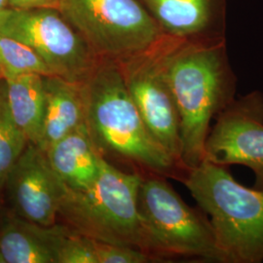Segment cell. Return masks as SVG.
Returning a JSON list of instances; mask_svg holds the SVG:
<instances>
[{"instance_id": "18", "label": "cell", "mask_w": 263, "mask_h": 263, "mask_svg": "<svg viewBox=\"0 0 263 263\" xmlns=\"http://www.w3.org/2000/svg\"><path fill=\"white\" fill-rule=\"evenodd\" d=\"M57 263H98L94 239L65 224L58 244Z\"/></svg>"}, {"instance_id": "16", "label": "cell", "mask_w": 263, "mask_h": 263, "mask_svg": "<svg viewBox=\"0 0 263 263\" xmlns=\"http://www.w3.org/2000/svg\"><path fill=\"white\" fill-rule=\"evenodd\" d=\"M29 142L10 111L6 84L0 82V195L6 177Z\"/></svg>"}, {"instance_id": "2", "label": "cell", "mask_w": 263, "mask_h": 263, "mask_svg": "<svg viewBox=\"0 0 263 263\" xmlns=\"http://www.w3.org/2000/svg\"><path fill=\"white\" fill-rule=\"evenodd\" d=\"M85 124L104 158L141 175L181 181L186 171L151 135L132 100L117 61L101 58L82 83Z\"/></svg>"}, {"instance_id": "5", "label": "cell", "mask_w": 263, "mask_h": 263, "mask_svg": "<svg viewBox=\"0 0 263 263\" xmlns=\"http://www.w3.org/2000/svg\"><path fill=\"white\" fill-rule=\"evenodd\" d=\"M141 174L119 169L104 159L101 175L91 187H67L58 216L91 239L141 250Z\"/></svg>"}, {"instance_id": "8", "label": "cell", "mask_w": 263, "mask_h": 263, "mask_svg": "<svg viewBox=\"0 0 263 263\" xmlns=\"http://www.w3.org/2000/svg\"><path fill=\"white\" fill-rule=\"evenodd\" d=\"M166 40L165 35L148 50L117 62L132 100L151 135L182 166L179 112L164 68Z\"/></svg>"}, {"instance_id": "15", "label": "cell", "mask_w": 263, "mask_h": 263, "mask_svg": "<svg viewBox=\"0 0 263 263\" xmlns=\"http://www.w3.org/2000/svg\"><path fill=\"white\" fill-rule=\"evenodd\" d=\"M4 80L10 111L15 122L28 141L37 145L45 113L43 76L24 74Z\"/></svg>"}, {"instance_id": "6", "label": "cell", "mask_w": 263, "mask_h": 263, "mask_svg": "<svg viewBox=\"0 0 263 263\" xmlns=\"http://www.w3.org/2000/svg\"><path fill=\"white\" fill-rule=\"evenodd\" d=\"M59 11L99 58L122 61L165 36L139 0H61Z\"/></svg>"}, {"instance_id": "13", "label": "cell", "mask_w": 263, "mask_h": 263, "mask_svg": "<svg viewBox=\"0 0 263 263\" xmlns=\"http://www.w3.org/2000/svg\"><path fill=\"white\" fill-rule=\"evenodd\" d=\"M46 155L59 178L73 190L91 187L99 179L105 159L85 123L50 146Z\"/></svg>"}, {"instance_id": "14", "label": "cell", "mask_w": 263, "mask_h": 263, "mask_svg": "<svg viewBox=\"0 0 263 263\" xmlns=\"http://www.w3.org/2000/svg\"><path fill=\"white\" fill-rule=\"evenodd\" d=\"M45 113L39 146L47 151L57 141L85 123L82 83L56 76H43Z\"/></svg>"}, {"instance_id": "17", "label": "cell", "mask_w": 263, "mask_h": 263, "mask_svg": "<svg viewBox=\"0 0 263 263\" xmlns=\"http://www.w3.org/2000/svg\"><path fill=\"white\" fill-rule=\"evenodd\" d=\"M0 71L4 79L24 74L53 76L45 62L28 45L0 33Z\"/></svg>"}, {"instance_id": "12", "label": "cell", "mask_w": 263, "mask_h": 263, "mask_svg": "<svg viewBox=\"0 0 263 263\" xmlns=\"http://www.w3.org/2000/svg\"><path fill=\"white\" fill-rule=\"evenodd\" d=\"M64 226H39L7 209L0 217V263H57Z\"/></svg>"}, {"instance_id": "7", "label": "cell", "mask_w": 263, "mask_h": 263, "mask_svg": "<svg viewBox=\"0 0 263 263\" xmlns=\"http://www.w3.org/2000/svg\"><path fill=\"white\" fill-rule=\"evenodd\" d=\"M0 33L28 45L53 76L70 82L84 83L101 59L59 9L2 10Z\"/></svg>"}, {"instance_id": "11", "label": "cell", "mask_w": 263, "mask_h": 263, "mask_svg": "<svg viewBox=\"0 0 263 263\" xmlns=\"http://www.w3.org/2000/svg\"><path fill=\"white\" fill-rule=\"evenodd\" d=\"M164 35L199 41L226 38V0H139Z\"/></svg>"}, {"instance_id": "22", "label": "cell", "mask_w": 263, "mask_h": 263, "mask_svg": "<svg viewBox=\"0 0 263 263\" xmlns=\"http://www.w3.org/2000/svg\"><path fill=\"white\" fill-rule=\"evenodd\" d=\"M3 79H4V78H3V76L1 74V71H0V82H1Z\"/></svg>"}, {"instance_id": "9", "label": "cell", "mask_w": 263, "mask_h": 263, "mask_svg": "<svg viewBox=\"0 0 263 263\" xmlns=\"http://www.w3.org/2000/svg\"><path fill=\"white\" fill-rule=\"evenodd\" d=\"M204 160L228 167L242 165L255 175L254 187L263 190V95L235 99L216 117L208 135Z\"/></svg>"}, {"instance_id": "3", "label": "cell", "mask_w": 263, "mask_h": 263, "mask_svg": "<svg viewBox=\"0 0 263 263\" xmlns=\"http://www.w3.org/2000/svg\"><path fill=\"white\" fill-rule=\"evenodd\" d=\"M181 182L213 227L222 263L263 261V190L246 187L227 167L203 161Z\"/></svg>"}, {"instance_id": "1", "label": "cell", "mask_w": 263, "mask_h": 263, "mask_svg": "<svg viewBox=\"0 0 263 263\" xmlns=\"http://www.w3.org/2000/svg\"><path fill=\"white\" fill-rule=\"evenodd\" d=\"M164 68L179 112L180 161L192 169L204 161L212 120L235 100L226 38L188 41L167 36Z\"/></svg>"}, {"instance_id": "21", "label": "cell", "mask_w": 263, "mask_h": 263, "mask_svg": "<svg viewBox=\"0 0 263 263\" xmlns=\"http://www.w3.org/2000/svg\"><path fill=\"white\" fill-rule=\"evenodd\" d=\"M8 8V0H0V12Z\"/></svg>"}, {"instance_id": "20", "label": "cell", "mask_w": 263, "mask_h": 263, "mask_svg": "<svg viewBox=\"0 0 263 263\" xmlns=\"http://www.w3.org/2000/svg\"><path fill=\"white\" fill-rule=\"evenodd\" d=\"M61 0H8V8L17 10L59 9Z\"/></svg>"}, {"instance_id": "10", "label": "cell", "mask_w": 263, "mask_h": 263, "mask_svg": "<svg viewBox=\"0 0 263 263\" xmlns=\"http://www.w3.org/2000/svg\"><path fill=\"white\" fill-rule=\"evenodd\" d=\"M66 190L46 152L29 141L10 170L1 195L15 215L39 226H51L56 223Z\"/></svg>"}, {"instance_id": "4", "label": "cell", "mask_w": 263, "mask_h": 263, "mask_svg": "<svg viewBox=\"0 0 263 263\" xmlns=\"http://www.w3.org/2000/svg\"><path fill=\"white\" fill-rule=\"evenodd\" d=\"M168 178L143 175L139 193L141 250L155 262L174 257H193L222 263L207 215L188 206Z\"/></svg>"}, {"instance_id": "19", "label": "cell", "mask_w": 263, "mask_h": 263, "mask_svg": "<svg viewBox=\"0 0 263 263\" xmlns=\"http://www.w3.org/2000/svg\"><path fill=\"white\" fill-rule=\"evenodd\" d=\"M98 263H149L154 258L140 249L95 240Z\"/></svg>"}]
</instances>
